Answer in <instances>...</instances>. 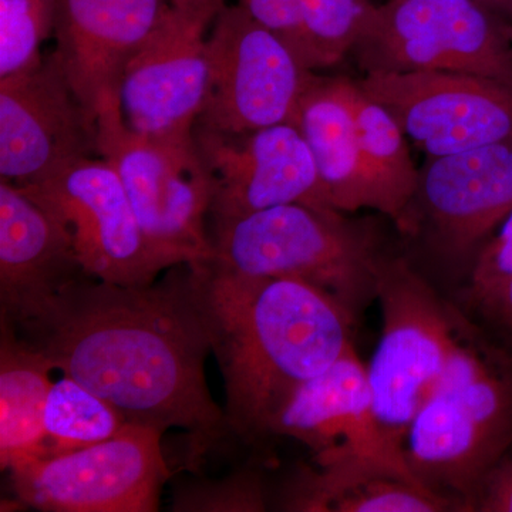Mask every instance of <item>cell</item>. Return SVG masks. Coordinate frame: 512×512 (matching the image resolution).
Segmentation results:
<instances>
[{
    "mask_svg": "<svg viewBox=\"0 0 512 512\" xmlns=\"http://www.w3.org/2000/svg\"><path fill=\"white\" fill-rule=\"evenodd\" d=\"M96 123L56 62L0 79V178L18 187L45 183L92 157Z\"/></svg>",
    "mask_w": 512,
    "mask_h": 512,
    "instance_id": "14",
    "label": "cell"
},
{
    "mask_svg": "<svg viewBox=\"0 0 512 512\" xmlns=\"http://www.w3.org/2000/svg\"><path fill=\"white\" fill-rule=\"evenodd\" d=\"M52 365L0 322V467L46 456L45 409Z\"/></svg>",
    "mask_w": 512,
    "mask_h": 512,
    "instance_id": "21",
    "label": "cell"
},
{
    "mask_svg": "<svg viewBox=\"0 0 512 512\" xmlns=\"http://www.w3.org/2000/svg\"><path fill=\"white\" fill-rule=\"evenodd\" d=\"M311 73L238 3H225L210 33V83L197 124L248 133L289 123Z\"/></svg>",
    "mask_w": 512,
    "mask_h": 512,
    "instance_id": "10",
    "label": "cell"
},
{
    "mask_svg": "<svg viewBox=\"0 0 512 512\" xmlns=\"http://www.w3.org/2000/svg\"><path fill=\"white\" fill-rule=\"evenodd\" d=\"M281 500V510L303 512L458 510L456 504L412 478L360 461L302 466L285 484Z\"/></svg>",
    "mask_w": 512,
    "mask_h": 512,
    "instance_id": "20",
    "label": "cell"
},
{
    "mask_svg": "<svg viewBox=\"0 0 512 512\" xmlns=\"http://www.w3.org/2000/svg\"><path fill=\"white\" fill-rule=\"evenodd\" d=\"M272 437L301 441L316 466L360 461L417 481L402 448L380 426L366 366L353 345L288 397L269 424L268 441Z\"/></svg>",
    "mask_w": 512,
    "mask_h": 512,
    "instance_id": "15",
    "label": "cell"
},
{
    "mask_svg": "<svg viewBox=\"0 0 512 512\" xmlns=\"http://www.w3.org/2000/svg\"><path fill=\"white\" fill-rule=\"evenodd\" d=\"M458 332L439 386L404 437L414 478L474 511L485 477L512 446V359L493 339Z\"/></svg>",
    "mask_w": 512,
    "mask_h": 512,
    "instance_id": "3",
    "label": "cell"
},
{
    "mask_svg": "<svg viewBox=\"0 0 512 512\" xmlns=\"http://www.w3.org/2000/svg\"><path fill=\"white\" fill-rule=\"evenodd\" d=\"M373 9L369 0H302L312 72L335 66L355 49Z\"/></svg>",
    "mask_w": 512,
    "mask_h": 512,
    "instance_id": "24",
    "label": "cell"
},
{
    "mask_svg": "<svg viewBox=\"0 0 512 512\" xmlns=\"http://www.w3.org/2000/svg\"><path fill=\"white\" fill-rule=\"evenodd\" d=\"M376 299L383 330L367 380L384 434L404 451L410 424L446 372L461 320L403 258L383 256Z\"/></svg>",
    "mask_w": 512,
    "mask_h": 512,
    "instance_id": "6",
    "label": "cell"
},
{
    "mask_svg": "<svg viewBox=\"0 0 512 512\" xmlns=\"http://www.w3.org/2000/svg\"><path fill=\"white\" fill-rule=\"evenodd\" d=\"M471 305L483 316L491 339L512 359V276Z\"/></svg>",
    "mask_w": 512,
    "mask_h": 512,
    "instance_id": "29",
    "label": "cell"
},
{
    "mask_svg": "<svg viewBox=\"0 0 512 512\" xmlns=\"http://www.w3.org/2000/svg\"><path fill=\"white\" fill-rule=\"evenodd\" d=\"M429 158L512 140V87L456 72H370L356 82Z\"/></svg>",
    "mask_w": 512,
    "mask_h": 512,
    "instance_id": "11",
    "label": "cell"
},
{
    "mask_svg": "<svg viewBox=\"0 0 512 512\" xmlns=\"http://www.w3.org/2000/svg\"><path fill=\"white\" fill-rule=\"evenodd\" d=\"M356 82L311 73L291 121L301 131L333 210H376L355 116Z\"/></svg>",
    "mask_w": 512,
    "mask_h": 512,
    "instance_id": "19",
    "label": "cell"
},
{
    "mask_svg": "<svg viewBox=\"0 0 512 512\" xmlns=\"http://www.w3.org/2000/svg\"><path fill=\"white\" fill-rule=\"evenodd\" d=\"M84 274L66 224L0 180V322L15 325Z\"/></svg>",
    "mask_w": 512,
    "mask_h": 512,
    "instance_id": "18",
    "label": "cell"
},
{
    "mask_svg": "<svg viewBox=\"0 0 512 512\" xmlns=\"http://www.w3.org/2000/svg\"><path fill=\"white\" fill-rule=\"evenodd\" d=\"M26 191L66 224L87 274L121 286L156 282L168 268L151 248L119 175L87 157Z\"/></svg>",
    "mask_w": 512,
    "mask_h": 512,
    "instance_id": "12",
    "label": "cell"
},
{
    "mask_svg": "<svg viewBox=\"0 0 512 512\" xmlns=\"http://www.w3.org/2000/svg\"><path fill=\"white\" fill-rule=\"evenodd\" d=\"M126 426L111 404L77 380L63 375L52 383L47 394L45 457L109 440Z\"/></svg>",
    "mask_w": 512,
    "mask_h": 512,
    "instance_id": "23",
    "label": "cell"
},
{
    "mask_svg": "<svg viewBox=\"0 0 512 512\" xmlns=\"http://www.w3.org/2000/svg\"><path fill=\"white\" fill-rule=\"evenodd\" d=\"M127 424L111 439L10 470L23 504L56 512H153L171 476L161 437Z\"/></svg>",
    "mask_w": 512,
    "mask_h": 512,
    "instance_id": "9",
    "label": "cell"
},
{
    "mask_svg": "<svg viewBox=\"0 0 512 512\" xmlns=\"http://www.w3.org/2000/svg\"><path fill=\"white\" fill-rule=\"evenodd\" d=\"M265 487L256 470L239 471L215 483L184 491L175 501L178 511H265Z\"/></svg>",
    "mask_w": 512,
    "mask_h": 512,
    "instance_id": "26",
    "label": "cell"
},
{
    "mask_svg": "<svg viewBox=\"0 0 512 512\" xmlns=\"http://www.w3.org/2000/svg\"><path fill=\"white\" fill-rule=\"evenodd\" d=\"M96 153L119 175L151 248L168 268L211 256L212 187L195 141L143 136L121 113L119 93L104 96L96 116Z\"/></svg>",
    "mask_w": 512,
    "mask_h": 512,
    "instance_id": "5",
    "label": "cell"
},
{
    "mask_svg": "<svg viewBox=\"0 0 512 512\" xmlns=\"http://www.w3.org/2000/svg\"><path fill=\"white\" fill-rule=\"evenodd\" d=\"M165 0H59L56 62L93 123L107 94L119 93L128 62L163 16Z\"/></svg>",
    "mask_w": 512,
    "mask_h": 512,
    "instance_id": "17",
    "label": "cell"
},
{
    "mask_svg": "<svg viewBox=\"0 0 512 512\" xmlns=\"http://www.w3.org/2000/svg\"><path fill=\"white\" fill-rule=\"evenodd\" d=\"M512 210V140L429 158L409 215L419 211L439 247L467 258ZM491 238V237H490Z\"/></svg>",
    "mask_w": 512,
    "mask_h": 512,
    "instance_id": "16",
    "label": "cell"
},
{
    "mask_svg": "<svg viewBox=\"0 0 512 512\" xmlns=\"http://www.w3.org/2000/svg\"><path fill=\"white\" fill-rule=\"evenodd\" d=\"M208 261L232 274L285 278L328 293L356 318L376 298L383 256L372 234L332 208L286 204L212 220Z\"/></svg>",
    "mask_w": 512,
    "mask_h": 512,
    "instance_id": "4",
    "label": "cell"
},
{
    "mask_svg": "<svg viewBox=\"0 0 512 512\" xmlns=\"http://www.w3.org/2000/svg\"><path fill=\"white\" fill-rule=\"evenodd\" d=\"M194 141L211 181L210 220L286 204L332 208L311 150L292 123L248 133H222L197 124Z\"/></svg>",
    "mask_w": 512,
    "mask_h": 512,
    "instance_id": "13",
    "label": "cell"
},
{
    "mask_svg": "<svg viewBox=\"0 0 512 512\" xmlns=\"http://www.w3.org/2000/svg\"><path fill=\"white\" fill-rule=\"evenodd\" d=\"M237 3L256 23L284 42L303 67L312 72L302 0H238Z\"/></svg>",
    "mask_w": 512,
    "mask_h": 512,
    "instance_id": "27",
    "label": "cell"
},
{
    "mask_svg": "<svg viewBox=\"0 0 512 512\" xmlns=\"http://www.w3.org/2000/svg\"><path fill=\"white\" fill-rule=\"evenodd\" d=\"M474 511L512 512V446L485 477Z\"/></svg>",
    "mask_w": 512,
    "mask_h": 512,
    "instance_id": "30",
    "label": "cell"
},
{
    "mask_svg": "<svg viewBox=\"0 0 512 512\" xmlns=\"http://www.w3.org/2000/svg\"><path fill=\"white\" fill-rule=\"evenodd\" d=\"M355 49L366 73H467L512 87L507 25L478 0H387Z\"/></svg>",
    "mask_w": 512,
    "mask_h": 512,
    "instance_id": "7",
    "label": "cell"
},
{
    "mask_svg": "<svg viewBox=\"0 0 512 512\" xmlns=\"http://www.w3.org/2000/svg\"><path fill=\"white\" fill-rule=\"evenodd\" d=\"M190 266L224 377L229 436L265 446L288 397L352 345L355 318L305 282L232 274L208 259Z\"/></svg>",
    "mask_w": 512,
    "mask_h": 512,
    "instance_id": "2",
    "label": "cell"
},
{
    "mask_svg": "<svg viewBox=\"0 0 512 512\" xmlns=\"http://www.w3.org/2000/svg\"><path fill=\"white\" fill-rule=\"evenodd\" d=\"M225 3L168 0L121 77V113L137 133L167 143H194L210 83V33Z\"/></svg>",
    "mask_w": 512,
    "mask_h": 512,
    "instance_id": "8",
    "label": "cell"
},
{
    "mask_svg": "<svg viewBox=\"0 0 512 512\" xmlns=\"http://www.w3.org/2000/svg\"><path fill=\"white\" fill-rule=\"evenodd\" d=\"M10 326L127 424L185 430L188 466L200 467L229 436L205 380L212 342L190 264L144 286L84 274Z\"/></svg>",
    "mask_w": 512,
    "mask_h": 512,
    "instance_id": "1",
    "label": "cell"
},
{
    "mask_svg": "<svg viewBox=\"0 0 512 512\" xmlns=\"http://www.w3.org/2000/svg\"><path fill=\"white\" fill-rule=\"evenodd\" d=\"M353 104L363 160L375 191L376 211L392 218L407 232L420 170L414 164L406 134L390 111L370 99L357 83Z\"/></svg>",
    "mask_w": 512,
    "mask_h": 512,
    "instance_id": "22",
    "label": "cell"
},
{
    "mask_svg": "<svg viewBox=\"0 0 512 512\" xmlns=\"http://www.w3.org/2000/svg\"><path fill=\"white\" fill-rule=\"evenodd\" d=\"M505 20V25H507V33L508 37H510L511 47H512V0L508 3L507 8H505L503 15Z\"/></svg>",
    "mask_w": 512,
    "mask_h": 512,
    "instance_id": "32",
    "label": "cell"
},
{
    "mask_svg": "<svg viewBox=\"0 0 512 512\" xmlns=\"http://www.w3.org/2000/svg\"><path fill=\"white\" fill-rule=\"evenodd\" d=\"M59 0H0V79L42 62L43 43L55 35Z\"/></svg>",
    "mask_w": 512,
    "mask_h": 512,
    "instance_id": "25",
    "label": "cell"
},
{
    "mask_svg": "<svg viewBox=\"0 0 512 512\" xmlns=\"http://www.w3.org/2000/svg\"><path fill=\"white\" fill-rule=\"evenodd\" d=\"M512 276V210L497 232L485 242L478 252L471 269L470 284L467 288L468 301L478 298L497 288Z\"/></svg>",
    "mask_w": 512,
    "mask_h": 512,
    "instance_id": "28",
    "label": "cell"
},
{
    "mask_svg": "<svg viewBox=\"0 0 512 512\" xmlns=\"http://www.w3.org/2000/svg\"><path fill=\"white\" fill-rule=\"evenodd\" d=\"M478 2L483 3L488 9L494 10L495 13L501 16L511 0H478Z\"/></svg>",
    "mask_w": 512,
    "mask_h": 512,
    "instance_id": "31",
    "label": "cell"
}]
</instances>
